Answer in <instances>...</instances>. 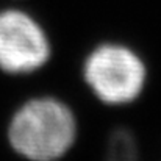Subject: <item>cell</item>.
Instances as JSON below:
<instances>
[{"instance_id": "1", "label": "cell", "mask_w": 161, "mask_h": 161, "mask_svg": "<svg viewBox=\"0 0 161 161\" xmlns=\"http://www.w3.org/2000/svg\"><path fill=\"white\" fill-rule=\"evenodd\" d=\"M77 122L61 100L42 96L27 100L11 117L8 136L17 153L33 161H53L74 144Z\"/></svg>"}, {"instance_id": "2", "label": "cell", "mask_w": 161, "mask_h": 161, "mask_svg": "<svg viewBox=\"0 0 161 161\" xmlns=\"http://www.w3.org/2000/svg\"><path fill=\"white\" fill-rule=\"evenodd\" d=\"M83 78L102 102L124 105L135 100L146 85V64L133 49L119 42L94 47L83 61Z\"/></svg>"}, {"instance_id": "3", "label": "cell", "mask_w": 161, "mask_h": 161, "mask_svg": "<svg viewBox=\"0 0 161 161\" xmlns=\"http://www.w3.org/2000/svg\"><path fill=\"white\" fill-rule=\"evenodd\" d=\"M50 42L39 22L22 9L0 11V69L28 74L49 61Z\"/></svg>"}, {"instance_id": "4", "label": "cell", "mask_w": 161, "mask_h": 161, "mask_svg": "<svg viewBox=\"0 0 161 161\" xmlns=\"http://www.w3.org/2000/svg\"><path fill=\"white\" fill-rule=\"evenodd\" d=\"M103 161H139L135 136L127 128H117L109 135Z\"/></svg>"}]
</instances>
